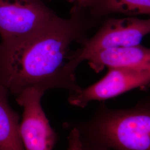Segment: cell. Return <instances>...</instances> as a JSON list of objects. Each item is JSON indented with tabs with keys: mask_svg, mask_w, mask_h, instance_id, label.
<instances>
[{
	"mask_svg": "<svg viewBox=\"0 0 150 150\" xmlns=\"http://www.w3.org/2000/svg\"><path fill=\"white\" fill-rule=\"evenodd\" d=\"M104 19L75 4L69 18L57 16L40 30L0 43V85L17 96L33 87L45 92L54 88L80 91L75 73L67 69L71 45L81 43Z\"/></svg>",
	"mask_w": 150,
	"mask_h": 150,
	"instance_id": "6da1fadb",
	"label": "cell"
},
{
	"mask_svg": "<svg viewBox=\"0 0 150 150\" xmlns=\"http://www.w3.org/2000/svg\"><path fill=\"white\" fill-rule=\"evenodd\" d=\"M63 126L76 128L83 140L109 150H150V94L129 108L102 103L90 120Z\"/></svg>",
	"mask_w": 150,
	"mask_h": 150,
	"instance_id": "7a4b0ae2",
	"label": "cell"
},
{
	"mask_svg": "<svg viewBox=\"0 0 150 150\" xmlns=\"http://www.w3.org/2000/svg\"><path fill=\"white\" fill-rule=\"evenodd\" d=\"M150 34V17L140 19L129 16L124 18L106 17L96 33L87 38L80 48L70 54L67 67L71 72L75 71L90 54L108 48H120L141 44L143 38Z\"/></svg>",
	"mask_w": 150,
	"mask_h": 150,
	"instance_id": "3957f363",
	"label": "cell"
},
{
	"mask_svg": "<svg viewBox=\"0 0 150 150\" xmlns=\"http://www.w3.org/2000/svg\"><path fill=\"white\" fill-rule=\"evenodd\" d=\"M150 87V70L130 67L108 68L106 75L91 86L70 93V105L84 108L92 101H104L135 88Z\"/></svg>",
	"mask_w": 150,
	"mask_h": 150,
	"instance_id": "277c9868",
	"label": "cell"
},
{
	"mask_svg": "<svg viewBox=\"0 0 150 150\" xmlns=\"http://www.w3.org/2000/svg\"><path fill=\"white\" fill-rule=\"evenodd\" d=\"M57 16L42 0H0V36L2 40L26 36Z\"/></svg>",
	"mask_w": 150,
	"mask_h": 150,
	"instance_id": "5b68a950",
	"label": "cell"
},
{
	"mask_svg": "<svg viewBox=\"0 0 150 150\" xmlns=\"http://www.w3.org/2000/svg\"><path fill=\"white\" fill-rule=\"evenodd\" d=\"M45 92L30 87L16 96L17 103L23 107L20 133L25 150H52L58 139L41 105Z\"/></svg>",
	"mask_w": 150,
	"mask_h": 150,
	"instance_id": "8992f818",
	"label": "cell"
},
{
	"mask_svg": "<svg viewBox=\"0 0 150 150\" xmlns=\"http://www.w3.org/2000/svg\"><path fill=\"white\" fill-rule=\"evenodd\" d=\"M90 67L99 73L105 67H130L150 70V48L141 44L136 46L108 48L88 55Z\"/></svg>",
	"mask_w": 150,
	"mask_h": 150,
	"instance_id": "52a82bcc",
	"label": "cell"
},
{
	"mask_svg": "<svg viewBox=\"0 0 150 150\" xmlns=\"http://www.w3.org/2000/svg\"><path fill=\"white\" fill-rule=\"evenodd\" d=\"M9 94L0 85V150H25L20 133L19 115L9 103Z\"/></svg>",
	"mask_w": 150,
	"mask_h": 150,
	"instance_id": "ba28073f",
	"label": "cell"
},
{
	"mask_svg": "<svg viewBox=\"0 0 150 150\" xmlns=\"http://www.w3.org/2000/svg\"><path fill=\"white\" fill-rule=\"evenodd\" d=\"M88 10L92 16L101 19L114 14L150 16V0H95Z\"/></svg>",
	"mask_w": 150,
	"mask_h": 150,
	"instance_id": "9c48e42d",
	"label": "cell"
},
{
	"mask_svg": "<svg viewBox=\"0 0 150 150\" xmlns=\"http://www.w3.org/2000/svg\"><path fill=\"white\" fill-rule=\"evenodd\" d=\"M67 137V150H82V141L79 131L75 127H71Z\"/></svg>",
	"mask_w": 150,
	"mask_h": 150,
	"instance_id": "30bf717a",
	"label": "cell"
},
{
	"mask_svg": "<svg viewBox=\"0 0 150 150\" xmlns=\"http://www.w3.org/2000/svg\"><path fill=\"white\" fill-rule=\"evenodd\" d=\"M82 150H110L102 146L98 145H93L81 139Z\"/></svg>",
	"mask_w": 150,
	"mask_h": 150,
	"instance_id": "8fae6325",
	"label": "cell"
},
{
	"mask_svg": "<svg viewBox=\"0 0 150 150\" xmlns=\"http://www.w3.org/2000/svg\"><path fill=\"white\" fill-rule=\"evenodd\" d=\"M71 2H74L75 4L82 7L89 8L93 5L95 0H69Z\"/></svg>",
	"mask_w": 150,
	"mask_h": 150,
	"instance_id": "7c38bea8",
	"label": "cell"
}]
</instances>
